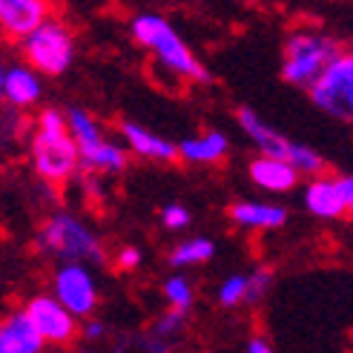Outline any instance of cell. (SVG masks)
<instances>
[{"label":"cell","mask_w":353,"mask_h":353,"mask_svg":"<svg viewBox=\"0 0 353 353\" xmlns=\"http://www.w3.org/2000/svg\"><path fill=\"white\" fill-rule=\"evenodd\" d=\"M130 34L138 46H144L155 63L164 72L175 75L179 81H192V83H210L207 66L196 58V52L187 46V41L179 34L164 14L158 12H141L130 21Z\"/></svg>","instance_id":"6da1fadb"},{"label":"cell","mask_w":353,"mask_h":353,"mask_svg":"<svg viewBox=\"0 0 353 353\" xmlns=\"http://www.w3.org/2000/svg\"><path fill=\"white\" fill-rule=\"evenodd\" d=\"M305 207L316 219H327V221L342 219L350 210L342 199L339 187H336V179H325L322 172L305 187Z\"/></svg>","instance_id":"2e32d148"},{"label":"cell","mask_w":353,"mask_h":353,"mask_svg":"<svg viewBox=\"0 0 353 353\" xmlns=\"http://www.w3.org/2000/svg\"><path fill=\"white\" fill-rule=\"evenodd\" d=\"M0 92L3 101L14 110H29L43 98V81L29 63H12L3 69V81H0Z\"/></svg>","instance_id":"8fae6325"},{"label":"cell","mask_w":353,"mask_h":353,"mask_svg":"<svg viewBox=\"0 0 353 353\" xmlns=\"http://www.w3.org/2000/svg\"><path fill=\"white\" fill-rule=\"evenodd\" d=\"M26 316L46 345H72L78 336V316L69 313L55 296H34L26 305Z\"/></svg>","instance_id":"9c48e42d"},{"label":"cell","mask_w":353,"mask_h":353,"mask_svg":"<svg viewBox=\"0 0 353 353\" xmlns=\"http://www.w3.org/2000/svg\"><path fill=\"white\" fill-rule=\"evenodd\" d=\"M230 219L244 230H276L288 224V210L264 201H236L230 207Z\"/></svg>","instance_id":"ac0fdd59"},{"label":"cell","mask_w":353,"mask_h":353,"mask_svg":"<svg viewBox=\"0 0 353 353\" xmlns=\"http://www.w3.org/2000/svg\"><path fill=\"white\" fill-rule=\"evenodd\" d=\"M83 336H86V339H101V336H103V325H101L98 319H90V322L83 325Z\"/></svg>","instance_id":"f1b7e54d"},{"label":"cell","mask_w":353,"mask_h":353,"mask_svg":"<svg viewBox=\"0 0 353 353\" xmlns=\"http://www.w3.org/2000/svg\"><path fill=\"white\" fill-rule=\"evenodd\" d=\"M38 250L61 261H95L107 259L103 244L90 224L69 213H55L38 233Z\"/></svg>","instance_id":"5b68a950"},{"label":"cell","mask_w":353,"mask_h":353,"mask_svg":"<svg viewBox=\"0 0 353 353\" xmlns=\"http://www.w3.org/2000/svg\"><path fill=\"white\" fill-rule=\"evenodd\" d=\"M161 224L167 227V230H184V227L190 224V210L184 204H167L161 210Z\"/></svg>","instance_id":"d4e9b609"},{"label":"cell","mask_w":353,"mask_h":353,"mask_svg":"<svg viewBox=\"0 0 353 353\" xmlns=\"http://www.w3.org/2000/svg\"><path fill=\"white\" fill-rule=\"evenodd\" d=\"M247 353H276L273 345L268 339H261V336H253L250 342H247Z\"/></svg>","instance_id":"83f0119b"},{"label":"cell","mask_w":353,"mask_h":353,"mask_svg":"<svg viewBox=\"0 0 353 353\" xmlns=\"http://www.w3.org/2000/svg\"><path fill=\"white\" fill-rule=\"evenodd\" d=\"M23 58L26 63L34 69L38 75L46 78H61L63 72H69V66L75 63V34L63 21L58 17H46L34 26L29 34H23L21 41Z\"/></svg>","instance_id":"277c9868"},{"label":"cell","mask_w":353,"mask_h":353,"mask_svg":"<svg viewBox=\"0 0 353 353\" xmlns=\"http://www.w3.org/2000/svg\"><path fill=\"white\" fill-rule=\"evenodd\" d=\"M310 101L319 107L325 115L336 121H350L353 118V55L350 52H339L319 75L307 86Z\"/></svg>","instance_id":"52a82bcc"},{"label":"cell","mask_w":353,"mask_h":353,"mask_svg":"<svg viewBox=\"0 0 353 353\" xmlns=\"http://www.w3.org/2000/svg\"><path fill=\"white\" fill-rule=\"evenodd\" d=\"M43 347L46 342L29 322L26 310H17L0 322V353H43Z\"/></svg>","instance_id":"4fadbf2b"},{"label":"cell","mask_w":353,"mask_h":353,"mask_svg":"<svg viewBox=\"0 0 353 353\" xmlns=\"http://www.w3.org/2000/svg\"><path fill=\"white\" fill-rule=\"evenodd\" d=\"M55 299L72 313V316H92L95 305H98V285L92 273L78 261H63L55 270Z\"/></svg>","instance_id":"ba28073f"},{"label":"cell","mask_w":353,"mask_h":353,"mask_svg":"<svg viewBox=\"0 0 353 353\" xmlns=\"http://www.w3.org/2000/svg\"><path fill=\"white\" fill-rule=\"evenodd\" d=\"M250 181L268 192H290L299 184V172L285 158L259 155L250 161Z\"/></svg>","instance_id":"5bb4252c"},{"label":"cell","mask_w":353,"mask_h":353,"mask_svg":"<svg viewBox=\"0 0 353 353\" xmlns=\"http://www.w3.org/2000/svg\"><path fill=\"white\" fill-rule=\"evenodd\" d=\"M115 261H118L121 270H135L138 264H141V250H138V247H121Z\"/></svg>","instance_id":"484cf974"},{"label":"cell","mask_w":353,"mask_h":353,"mask_svg":"<svg viewBox=\"0 0 353 353\" xmlns=\"http://www.w3.org/2000/svg\"><path fill=\"white\" fill-rule=\"evenodd\" d=\"M342 52L339 38L322 29H296L285 41V58H281V78L290 86L307 90L313 78Z\"/></svg>","instance_id":"3957f363"},{"label":"cell","mask_w":353,"mask_h":353,"mask_svg":"<svg viewBox=\"0 0 353 353\" xmlns=\"http://www.w3.org/2000/svg\"><path fill=\"white\" fill-rule=\"evenodd\" d=\"M66 118V127L69 135H72L75 147H78V158L86 170H95V172H123L127 170V147L115 144L103 135L101 123L92 118V112H86L81 107H69L63 112Z\"/></svg>","instance_id":"8992f818"},{"label":"cell","mask_w":353,"mask_h":353,"mask_svg":"<svg viewBox=\"0 0 353 353\" xmlns=\"http://www.w3.org/2000/svg\"><path fill=\"white\" fill-rule=\"evenodd\" d=\"M52 14V0H0V38L17 43Z\"/></svg>","instance_id":"30bf717a"},{"label":"cell","mask_w":353,"mask_h":353,"mask_svg":"<svg viewBox=\"0 0 353 353\" xmlns=\"http://www.w3.org/2000/svg\"><path fill=\"white\" fill-rule=\"evenodd\" d=\"M75 353H92V350H75Z\"/></svg>","instance_id":"4dcf8cb0"},{"label":"cell","mask_w":353,"mask_h":353,"mask_svg":"<svg viewBox=\"0 0 353 353\" xmlns=\"http://www.w3.org/2000/svg\"><path fill=\"white\" fill-rule=\"evenodd\" d=\"M336 187H339V192H342L345 204L353 207V179H350V175H339V179H336Z\"/></svg>","instance_id":"4316f807"},{"label":"cell","mask_w":353,"mask_h":353,"mask_svg":"<svg viewBox=\"0 0 353 353\" xmlns=\"http://www.w3.org/2000/svg\"><path fill=\"white\" fill-rule=\"evenodd\" d=\"M270 285H273V270H270V268H259V270H253V276H247L244 302H247V305L261 302L264 293L270 290Z\"/></svg>","instance_id":"603a6c76"},{"label":"cell","mask_w":353,"mask_h":353,"mask_svg":"<svg viewBox=\"0 0 353 353\" xmlns=\"http://www.w3.org/2000/svg\"><path fill=\"white\" fill-rule=\"evenodd\" d=\"M184 330V313L181 310H170V313H164L161 319H158L155 325H152V330H150V336L152 339H161V342H167L170 347H172V339L179 336V333Z\"/></svg>","instance_id":"7402d4cb"},{"label":"cell","mask_w":353,"mask_h":353,"mask_svg":"<svg viewBox=\"0 0 353 353\" xmlns=\"http://www.w3.org/2000/svg\"><path fill=\"white\" fill-rule=\"evenodd\" d=\"M164 296H167V302H170L175 310H181V313H187V310L192 307V285H190L184 276H172V279H167Z\"/></svg>","instance_id":"44dd1931"},{"label":"cell","mask_w":353,"mask_h":353,"mask_svg":"<svg viewBox=\"0 0 353 353\" xmlns=\"http://www.w3.org/2000/svg\"><path fill=\"white\" fill-rule=\"evenodd\" d=\"M285 161H290V164L296 167L299 175H319V172L325 170V158L316 152L313 147H307V144H296V141H290Z\"/></svg>","instance_id":"ffe728a7"},{"label":"cell","mask_w":353,"mask_h":353,"mask_svg":"<svg viewBox=\"0 0 353 353\" xmlns=\"http://www.w3.org/2000/svg\"><path fill=\"white\" fill-rule=\"evenodd\" d=\"M32 164H34V172L49 184H66L81 167L78 147L72 135H69L66 118L55 107H46L38 115V123H34Z\"/></svg>","instance_id":"7a4b0ae2"},{"label":"cell","mask_w":353,"mask_h":353,"mask_svg":"<svg viewBox=\"0 0 353 353\" xmlns=\"http://www.w3.org/2000/svg\"><path fill=\"white\" fill-rule=\"evenodd\" d=\"M216 256V244L213 239H204V236H196V239H187L181 241L175 250L170 253V264L175 268H187V264H204Z\"/></svg>","instance_id":"d6986e66"},{"label":"cell","mask_w":353,"mask_h":353,"mask_svg":"<svg viewBox=\"0 0 353 353\" xmlns=\"http://www.w3.org/2000/svg\"><path fill=\"white\" fill-rule=\"evenodd\" d=\"M239 127L244 130V135L253 141V144L259 147L261 155H273V158H285L288 155V147H290V141L281 135L279 130H273L268 121H264L256 110L250 107H241L239 110Z\"/></svg>","instance_id":"9a60e30c"},{"label":"cell","mask_w":353,"mask_h":353,"mask_svg":"<svg viewBox=\"0 0 353 353\" xmlns=\"http://www.w3.org/2000/svg\"><path fill=\"white\" fill-rule=\"evenodd\" d=\"M175 150H179V158L187 164H219L230 152V141L219 130H207L201 135L184 138L181 144H175Z\"/></svg>","instance_id":"e0dca14e"},{"label":"cell","mask_w":353,"mask_h":353,"mask_svg":"<svg viewBox=\"0 0 353 353\" xmlns=\"http://www.w3.org/2000/svg\"><path fill=\"white\" fill-rule=\"evenodd\" d=\"M121 135H123V144H127V150L141 155V158H147V161H164V164H170V161L179 158V150H175V144L170 138L155 135L152 130L141 127V123H135V121H123L121 123Z\"/></svg>","instance_id":"7c38bea8"},{"label":"cell","mask_w":353,"mask_h":353,"mask_svg":"<svg viewBox=\"0 0 353 353\" xmlns=\"http://www.w3.org/2000/svg\"><path fill=\"white\" fill-rule=\"evenodd\" d=\"M3 69H6V63L0 61V81H3ZM0 103H3V92H0Z\"/></svg>","instance_id":"f546056e"},{"label":"cell","mask_w":353,"mask_h":353,"mask_svg":"<svg viewBox=\"0 0 353 353\" xmlns=\"http://www.w3.org/2000/svg\"><path fill=\"white\" fill-rule=\"evenodd\" d=\"M244 290H247V276H230L224 279V285L219 288V305L221 307H236L244 302Z\"/></svg>","instance_id":"cb8c5ba5"}]
</instances>
